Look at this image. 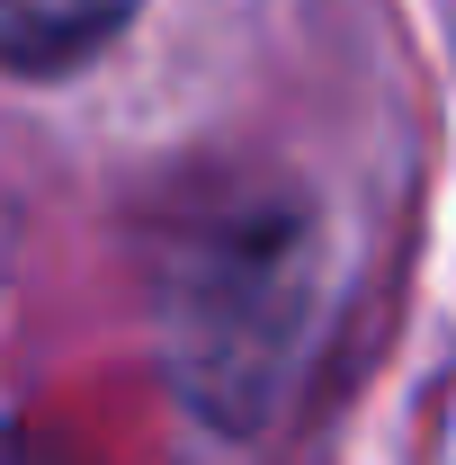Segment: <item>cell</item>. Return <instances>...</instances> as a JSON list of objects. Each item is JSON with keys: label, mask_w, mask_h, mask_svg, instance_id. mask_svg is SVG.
I'll return each instance as SVG.
<instances>
[{"label": "cell", "mask_w": 456, "mask_h": 465, "mask_svg": "<svg viewBox=\"0 0 456 465\" xmlns=\"http://www.w3.org/2000/svg\"><path fill=\"white\" fill-rule=\"evenodd\" d=\"M125 18H134V0H0V63L63 72V63L99 54Z\"/></svg>", "instance_id": "cell-1"}]
</instances>
